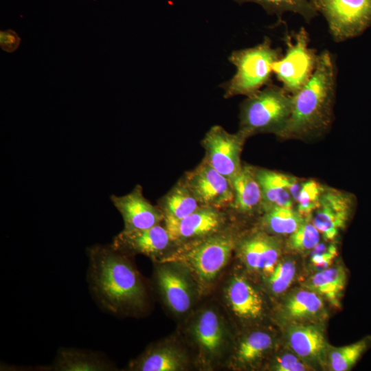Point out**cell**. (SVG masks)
<instances>
[{"mask_svg":"<svg viewBox=\"0 0 371 371\" xmlns=\"http://www.w3.org/2000/svg\"><path fill=\"white\" fill-rule=\"evenodd\" d=\"M337 254V247L335 245H326L318 243L313 249L311 260L317 269L323 270L329 267Z\"/></svg>","mask_w":371,"mask_h":371,"instance_id":"33","label":"cell"},{"mask_svg":"<svg viewBox=\"0 0 371 371\" xmlns=\"http://www.w3.org/2000/svg\"><path fill=\"white\" fill-rule=\"evenodd\" d=\"M238 4L254 3L260 5L270 15L281 19L283 14L293 12L310 23L319 14L313 6L311 0H234Z\"/></svg>","mask_w":371,"mask_h":371,"instance_id":"26","label":"cell"},{"mask_svg":"<svg viewBox=\"0 0 371 371\" xmlns=\"http://www.w3.org/2000/svg\"><path fill=\"white\" fill-rule=\"evenodd\" d=\"M346 275L341 266L320 270L311 277V288L324 296L333 305H339V299L346 285Z\"/></svg>","mask_w":371,"mask_h":371,"instance_id":"24","label":"cell"},{"mask_svg":"<svg viewBox=\"0 0 371 371\" xmlns=\"http://www.w3.org/2000/svg\"><path fill=\"white\" fill-rule=\"evenodd\" d=\"M193 334L203 350L210 355L216 353L224 339L223 328L216 313L211 309L203 311L194 325Z\"/></svg>","mask_w":371,"mask_h":371,"instance_id":"22","label":"cell"},{"mask_svg":"<svg viewBox=\"0 0 371 371\" xmlns=\"http://www.w3.org/2000/svg\"><path fill=\"white\" fill-rule=\"evenodd\" d=\"M236 246L249 268L262 271L267 276L272 273L280 254V245L274 237L259 232L236 243Z\"/></svg>","mask_w":371,"mask_h":371,"instance_id":"14","label":"cell"},{"mask_svg":"<svg viewBox=\"0 0 371 371\" xmlns=\"http://www.w3.org/2000/svg\"><path fill=\"white\" fill-rule=\"evenodd\" d=\"M95 1V0H94Z\"/></svg>","mask_w":371,"mask_h":371,"instance_id":"36","label":"cell"},{"mask_svg":"<svg viewBox=\"0 0 371 371\" xmlns=\"http://www.w3.org/2000/svg\"><path fill=\"white\" fill-rule=\"evenodd\" d=\"M292 104V95L282 87L268 85L241 103L238 131L247 138L263 133L278 136L290 117Z\"/></svg>","mask_w":371,"mask_h":371,"instance_id":"4","label":"cell"},{"mask_svg":"<svg viewBox=\"0 0 371 371\" xmlns=\"http://www.w3.org/2000/svg\"><path fill=\"white\" fill-rule=\"evenodd\" d=\"M296 268L295 263L291 260L278 263L269 276V283L271 291L275 293L284 292L291 284Z\"/></svg>","mask_w":371,"mask_h":371,"instance_id":"32","label":"cell"},{"mask_svg":"<svg viewBox=\"0 0 371 371\" xmlns=\"http://www.w3.org/2000/svg\"><path fill=\"white\" fill-rule=\"evenodd\" d=\"M255 171L262 190L263 210L273 206L293 207L295 201L291 194L292 176L256 167Z\"/></svg>","mask_w":371,"mask_h":371,"instance_id":"17","label":"cell"},{"mask_svg":"<svg viewBox=\"0 0 371 371\" xmlns=\"http://www.w3.org/2000/svg\"><path fill=\"white\" fill-rule=\"evenodd\" d=\"M111 201L122 216L124 231L148 229L164 221L161 210L144 197L140 185L125 195H111Z\"/></svg>","mask_w":371,"mask_h":371,"instance_id":"12","label":"cell"},{"mask_svg":"<svg viewBox=\"0 0 371 371\" xmlns=\"http://www.w3.org/2000/svg\"><path fill=\"white\" fill-rule=\"evenodd\" d=\"M324 188L315 180L303 182L302 189L297 200V211L302 216H308L319 206Z\"/></svg>","mask_w":371,"mask_h":371,"instance_id":"31","label":"cell"},{"mask_svg":"<svg viewBox=\"0 0 371 371\" xmlns=\"http://www.w3.org/2000/svg\"><path fill=\"white\" fill-rule=\"evenodd\" d=\"M164 219H181L201 207L183 177L158 201Z\"/></svg>","mask_w":371,"mask_h":371,"instance_id":"19","label":"cell"},{"mask_svg":"<svg viewBox=\"0 0 371 371\" xmlns=\"http://www.w3.org/2000/svg\"><path fill=\"white\" fill-rule=\"evenodd\" d=\"M87 252L89 286L104 310L119 313L144 305L146 291L142 281L124 254L111 245H95Z\"/></svg>","mask_w":371,"mask_h":371,"instance_id":"1","label":"cell"},{"mask_svg":"<svg viewBox=\"0 0 371 371\" xmlns=\"http://www.w3.org/2000/svg\"><path fill=\"white\" fill-rule=\"evenodd\" d=\"M287 36L285 54L276 60L272 71L282 83L283 89L293 95L302 89L313 74L318 58L315 50L309 47V35L301 27L293 36Z\"/></svg>","mask_w":371,"mask_h":371,"instance_id":"5","label":"cell"},{"mask_svg":"<svg viewBox=\"0 0 371 371\" xmlns=\"http://www.w3.org/2000/svg\"><path fill=\"white\" fill-rule=\"evenodd\" d=\"M319 232L313 224L303 221L288 240L290 249L304 252L313 249L319 242Z\"/></svg>","mask_w":371,"mask_h":371,"instance_id":"30","label":"cell"},{"mask_svg":"<svg viewBox=\"0 0 371 371\" xmlns=\"http://www.w3.org/2000/svg\"><path fill=\"white\" fill-rule=\"evenodd\" d=\"M183 177L201 206L230 209L234 200L232 182L205 159Z\"/></svg>","mask_w":371,"mask_h":371,"instance_id":"9","label":"cell"},{"mask_svg":"<svg viewBox=\"0 0 371 371\" xmlns=\"http://www.w3.org/2000/svg\"><path fill=\"white\" fill-rule=\"evenodd\" d=\"M112 368L106 358L96 352L61 348L50 368L58 371H104L112 370Z\"/></svg>","mask_w":371,"mask_h":371,"instance_id":"20","label":"cell"},{"mask_svg":"<svg viewBox=\"0 0 371 371\" xmlns=\"http://www.w3.org/2000/svg\"><path fill=\"white\" fill-rule=\"evenodd\" d=\"M262 224L267 231L279 235L293 233L304 221L303 216L293 207L273 206L264 210Z\"/></svg>","mask_w":371,"mask_h":371,"instance_id":"25","label":"cell"},{"mask_svg":"<svg viewBox=\"0 0 371 371\" xmlns=\"http://www.w3.org/2000/svg\"><path fill=\"white\" fill-rule=\"evenodd\" d=\"M131 368L142 371H176L183 368V359L173 348L154 347L134 361Z\"/></svg>","mask_w":371,"mask_h":371,"instance_id":"23","label":"cell"},{"mask_svg":"<svg viewBox=\"0 0 371 371\" xmlns=\"http://www.w3.org/2000/svg\"><path fill=\"white\" fill-rule=\"evenodd\" d=\"M355 197L335 189L324 190L313 224L326 240H333L343 229L355 207Z\"/></svg>","mask_w":371,"mask_h":371,"instance_id":"11","label":"cell"},{"mask_svg":"<svg viewBox=\"0 0 371 371\" xmlns=\"http://www.w3.org/2000/svg\"><path fill=\"white\" fill-rule=\"evenodd\" d=\"M21 38L13 30L0 31V47L8 53L14 52L19 47Z\"/></svg>","mask_w":371,"mask_h":371,"instance_id":"34","label":"cell"},{"mask_svg":"<svg viewBox=\"0 0 371 371\" xmlns=\"http://www.w3.org/2000/svg\"><path fill=\"white\" fill-rule=\"evenodd\" d=\"M247 137L238 131L227 132L219 125L212 126L201 142L205 159L214 169L231 180L240 170V155Z\"/></svg>","mask_w":371,"mask_h":371,"instance_id":"8","label":"cell"},{"mask_svg":"<svg viewBox=\"0 0 371 371\" xmlns=\"http://www.w3.org/2000/svg\"><path fill=\"white\" fill-rule=\"evenodd\" d=\"M173 243L165 226L159 224L146 229L122 230L113 238L112 246L120 252L142 254L156 257Z\"/></svg>","mask_w":371,"mask_h":371,"instance_id":"13","label":"cell"},{"mask_svg":"<svg viewBox=\"0 0 371 371\" xmlns=\"http://www.w3.org/2000/svg\"><path fill=\"white\" fill-rule=\"evenodd\" d=\"M337 66L328 50L318 54L315 69L304 86L292 95V110L278 137L303 139L327 131L333 120Z\"/></svg>","mask_w":371,"mask_h":371,"instance_id":"2","label":"cell"},{"mask_svg":"<svg viewBox=\"0 0 371 371\" xmlns=\"http://www.w3.org/2000/svg\"><path fill=\"white\" fill-rule=\"evenodd\" d=\"M157 286L169 307L175 313L186 312L192 304L190 285L179 271L162 266L155 273Z\"/></svg>","mask_w":371,"mask_h":371,"instance_id":"16","label":"cell"},{"mask_svg":"<svg viewBox=\"0 0 371 371\" xmlns=\"http://www.w3.org/2000/svg\"><path fill=\"white\" fill-rule=\"evenodd\" d=\"M288 337L291 348L301 357L319 359L325 351L324 336L315 326H293L290 328Z\"/></svg>","mask_w":371,"mask_h":371,"instance_id":"21","label":"cell"},{"mask_svg":"<svg viewBox=\"0 0 371 371\" xmlns=\"http://www.w3.org/2000/svg\"><path fill=\"white\" fill-rule=\"evenodd\" d=\"M255 168L243 164L240 171L230 180L234 192L231 210L241 214L263 210L262 194Z\"/></svg>","mask_w":371,"mask_h":371,"instance_id":"15","label":"cell"},{"mask_svg":"<svg viewBox=\"0 0 371 371\" xmlns=\"http://www.w3.org/2000/svg\"><path fill=\"white\" fill-rule=\"evenodd\" d=\"M335 42L359 36L371 26V0H311Z\"/></svg>","mask_w":371,"mask_h":371,"instance_id":"6","label":"cell"},{"mask_svg":"<svg viewBox=\"0 0 371 371\" xmlns=\"http://www.w3.org/2000/svg\"><path fill=\"white\" fill-rule=\"evenodd\" d=\"M274 369L278 371H302L305 370V366L293 355L286 354L280 357Z\"/></svg>","mask_w":371,"mask_h":371,"instance_id":"35","label":"cell"},{"mask_svg":"<svg viewBox=\"0 0 371 371\" xmlns=\"http://www.w3.org/2000/svg\"><path fill=\"white\" fill-rule=\"evenodd\" d=\"M282 56V49L273 47L268 36L252 47L232 52L228 59L236 66V72L230 80L220 85L224 90V98L251 96L263 86L271 84L273 64Z\"/></svg>","mask_w":371,"mask_h":371,"instance_id":"3","label":"cell"},{"mask_svg":"<svg viewBox=\"0 0 371 371\" xmlns=\"http://www.w3.org/2000/svg\"><path fill=\"white\" fill-rule=\"evenodd\" d=\"M225 211L201 206L181 219H164V226L173 243L196 242L224 229L226 223Z\"/></svg>","mask_w":371,"mask_h":371,"instance_id":"10","label":"cell"},{"mask_svg":"<svg viewBox=\"0 0 371 371\" xmlns=\"http://www.w3.org/2000/svg\"><path fill=\"white\" fill-rule=\"evenodd\" d=\"M322 307V300L315 292L302 290L286 301L284 312L289 318L301 319L317 315Z\"/></svg>","mask_w":371,"mask_h":371,"instance_id":"27","label":"cell"},{"mask_svg":"<svg viewBox=\"0 0 371 371\" xmlns=\"http://www.w3.org/2000/svg\"><path fill=\"white\" fill-rule=\"evenodd\" d=\"M234 236L225 229L193 243L181 256L200 281L214 280L228 262L236 246Z\"/></svg>","mask_w":371,"mask_h":371,"instance_id":"7","label":"cell"},{"mask_svg":"<svg viewBox=\"0 0 371 371\" xmlns=\"http://www.w3.org/2000/svg\"><path fill=\"white\" fill-rule=\"evenodd\" d=\"M269 334L256 331L245 337L239 344L236 359L240 363H249L261 357L272 345Z\"/></svg>","mask_w":371,"mask_h":371,"instance_id":"28","label":"cell"},{"mask_svg":"<svg viewBox=\"0 0 371 371\" xmlns=\"http://www.w3.org/2000/svg\"><path fill=\"white\" fill-rule=\"evenodd\" d=\"M371 343L369 337L354 344L334 349L330 355L331 368L335 371L350 370L368 349Z\"/></svg>","mask_w":371,"mask_h":371,"instance_id":"29","label":"cell"},{"mask_svg":"<svg viewBox=\"0 0 371 371\" xmlns=\"http://www.w3.org/2000/svg\"><path fill=\"white\" fill-rule=\"evenodd\" d=\"M226 296L232 311L240 317L255 319L262 313L261 296L243 277L235 276L230 280Z\"/></svg>","mask_w":371,"mask_h":371,"instance_id":"18","label":"cell"}]
</instances>
